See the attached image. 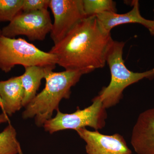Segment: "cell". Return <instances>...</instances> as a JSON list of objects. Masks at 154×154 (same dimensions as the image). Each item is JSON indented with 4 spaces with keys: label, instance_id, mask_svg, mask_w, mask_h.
<instances>
[{
    "label": "cell",
    "instance_id": "6",
    "mask_svg": "<svg viewBox=\"0 0 154 154\" xmlns=\"http://www.w3.org/2000/svg\"><path fill=\"white\" fill-rule=\"evenodd\" d=\"M52 27L48 9L27 13L22 12L2 28V35L11 38L23 35L30 41H42L50 33Z\"/></svg>",
    "mask_w": 154,
    "mask_h": 154
},
{
    "label": "cell",
    "instance_id": "12",
    "mask_svg": "<svg viewBox=\"0 0 154 154\" xmlns=\"http://www.w3.org/2000/svg\"><path fill=\"white\" fill-rule=\"evenodd\" d=\"M25 71L20 76L24 91L22 105L25 107L37 94L42 80L45 79L48 75L55 67L29 66L25 67Z\"/></svg>",
    "mask_w": 154,
    "mask_h": 154
},
{
    "label": "cell",
    "instance_id": "11",
    "mask_svg": "<svg viewBox=\"0 0 154 154\" xmlns=\"http://www.w3.org/2000/svg\"><path fill=\"white\" fill-rule=\"evenodd\" d=\"M24 91L20 76L0 81V97L2 102V112L11 116L23 107Z\"/></svg>",
    "mask_w": 154,
    "mask_h": 154
},
{
    "label": "cell",
    "instance_id": "3",
    "mask_svg": "<svg viewBox=\"0 0 154 154\" xmlns=\"http://www.w3.org/2000/svg\"><path fill=\"white\" fill-rule=\"evenodd\" d=\"M125 45L122 42L113 40L107 52L106 62L110 68L111 81L98 95L105 109L117 105L128 86L144 79L154 78V68L143 72H134L128 69L122 57Z\"/></svg>",
    "mask_w": 154,
    "mask_h": 154
},
{
    "label": "cell",
    "instance_id": "10",
    "mask_svg": "<svg viewBox=\"0 0 154 154\" xmlns=\"http://www.w3.org/2000/svg\"><path fill=\"white\" fill-rule=\"evenodd\" d=\"M132 4V10L125 14L105 12L96 15L97 21L101 29L105 33H110L112 28L128 23H138L148 29L150 28L154 24V20H148L141 16L138 1H134Z\"/></svg>",
    "mask_w": 154,
    "mask_h": 154
},
{
    "label": "cell",
    "instance_id": "16",
    "mask_svg": "<svg viewBox=\"0 0 154 154\" xmlns=\"http://www.w3.org/2000/svg\"><path fill=\"white\" fill-rule=\"evenodd\" d=\"M50 0H24L22 12H35L47 10L49 7Z\"/></svg>",
    "mask_w": 154,
    "mask_h": 154
},
{
    "label": "cell",
    "instance_id": "8",
    "mask_svg": "<svg viewBox=\"0 0 154 154\" xmlns=\"http://www.w3.org/2000/svg\"><path fill=\"white\" fill-rule=\"evenodd\" d=\"M86 143L88 154H131L124 138L119 134L107 135L97 130L91 131L85 128L76 130Z\"/></svg>",
    "mask_w": 154,
    "mask_h": 154
},
{
    "label": "cell",
    "instance_id": "7",
    "mask_svg": "<svg viewBox=\"0 0 154 154\" xmlns=\"http://www.w3.org/2000/svg\"><path fill=\"white\" fill-rule=\"evenodd\" d=\"M49 8L54 19L50 36L54 44L87 17L83 8V0H50Z\"/></svg>",
    "mask_w": 154,
    "mask_h": 154
},
{
    "label": "cell",
    "instance_id": "15",
    "mask_svg": "<svg viewBox=\"0 0 154 154\" xmlns=\"http://www.w3.org/2000/svg\"><path fill=\"white\" fill-rule=\"evenodd\" d=\"M24 0H0V23L10 22L22 12Z\"/></svg>",
    "mask_w": 154,
    "mask_h": 154
},
{
    "label": "cell",
    "instance_id": "2",
    "mask_svg": "<svg viewBox=\"0 0 154 154\" xmlns=\"http://www.w3.org/2000/svg\"><path fill=\"white\" fill-rule=\"evenodd\" d=\"M83 74L80 72L65 70L51 71L45 77V87L25 107L22 118H34L36 126L43 127L52 118L54 110L59 109L63 99H68L71 89L79 81Z\"/></svg>",
    "mask_w": 154,
    "mask_h": 154
},
{
    "label": "cell",
    "instance_id": "14",
    "mask_svg": "<svg viewBox=\"0 0 154 154\" xmlns=\"http://www.w3.org/2000/svg\"><path fill=\"white\" fill-rule=\"evenodd\" d=\"M83 8L87 17L105 12H116V4L112 0H83Z\"/></svg>",
    "mask_w": 154,
    "mask_h": 154
},
{
    "label": "cell",
    "instance_id": "1",
    "mask_svg": "<svg viewBox=\"0 0 154 154\" xmlns=\"http://www.w3.org/2000/svg\"><path fill=\"white\" fill-rule=\"evenodd\" d=\"M113 41L110 33L104 32L96 16H93L78 23L49 52L56 56L57 64L65 70L86 74L105 66Z\"/></svg>",
    "mask_w": 154,
    "mask_h": 154
},
{
    "label": "cell",
    "instance_id": "17",
    "mask_svg": "<svg viewBox=\"0 0 154 154\" xmlns=\"http://www.w3.org/2000/svg\"><path fill=\"white\" fill-rule=\"evenodd\" d=\"M9 121L10 120H9L8 116L7 114L3 112L0 114V125L2 123H6Z\"/></svg>",
    "mask_w": 154,
    "mask_h": 154
},
{
    "label": "cell",
    "instance_id": "5",
    "mask_svg": "<svg viewBox=\"0 0 154 154\" xmlns=\"http://www.w3.org/2000/svg\"><path fill=\"white\" fill-rule=\"evenodd\" d=\"M93 104L81 110L79 107L72 113L57 111L54 118L48 120L43 125L45 130L50 134L64 130L75 131L89 126L96 130L102 129L105 125L107 118L106 109L104 108L99 96L93 100Z\"/></svg>",
    "mask_w": 154,
    "mask_h": 154
},
{
    "label": "cell",
    "instance_id": "19",
    "mask_svg": "<svg viewBox=\"0 0 154 154\" xmlns=\"http://www.w3.org/2000/svg\"><path fill=\"white\" fill-rule=\"evenodd\" d=\"M0 108L2 109V110L3 109V104H2V99H1V97H0Z\"/></svg>",
    "mask_w": 154,
    "mask_h": 154
},
{
    "label": "cell",
    "instance_id": "4",
    "mask_svg": "<svg viewBox=\"0 0 154 154\" xmlns=\"http://www.w3.org/2000/svg\"><path fill=\"white\" fill-rule=\"evenodd\" d=\"M57 59L24 38L0 36V69L9 72L17 65L55 67Z\"/></svg>",
    "mask_w": 154,
    "mask_h": 154
},
{
    "label": "cell",
    "instance_id": "9",
    "mask_svg": "<svg viewBox=\"0 0 154 154\" xmlns=\"http://www.w3.org/2000/svg\"><path fill=\"white\" fill-rule=\"evenodd\" d=\"M131 144L137 154H154V108L139 116L133 128Z\"/></svg>",
    "mask_w": 154,
    "mask_h": 154
},
{
    "label": "cell",
    "instance_id": "13",
    "mask_svg": "<svg viewBox=\"0 0 154 154\" xmlns=\"http://www.w3.org/2000/svg\"><path fill=\"white\" fill-rule=\"evenodd\" d=\"M0 154H23L17 131L11 124L0 133Z\"/></svg>",
    "mask_w": 154,
    "mask_h": 154
},
{
    "label": "cell",
    "instance_id": "18",
    "mask_svg": "<svg viewBox=\"0 0 154 154\" xmlns=\"http://www.w3.org/2000/svg\"><path fill=\"white\" fill-rule=\"evenodd\" d=\"M148 30L152 35H154V23L151 27L149 28Z\"/></svg>",
    "mask_w": 154,
    "mask_h": 154
},
{
    "label": "cell",
    "instance_id": "20",
    "mask_svg": "<svg viewBox=\"0 0 154 154\" xmlns=\"http://www.w3.org/2000/svg\"><path fill=\"white\" fill-rule=\"evenodd\" d=\"M2 35V30H0V36Z\"/></svg>",
    "mask_w": 154,
    "mask_h": 154
}]
</instances>
